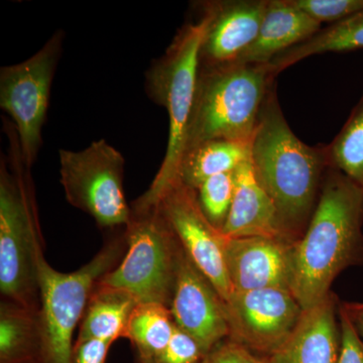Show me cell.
<instances>
[{
  "mask_svg": "<svg viewBox=\"0 0 363 363\" xmlns=\"http://www.w3.org/2000/svg\"><path fill=\"white\" fill-rule=\"evenodd\" d=\"M363 190L329 168L316 209L294 250L291 292L303 310L328 297L339 274L363 266Z\"/></svg>",
  "mask_w": 363,
  "mask_h": 363,
  "instance_id": "cell-1",
  "label": "cell"
},
{
  "mask_svg": "<svg viewBox=\"0 0 363 363\" xmlns=\"http://www.w3.org/2000/svg\"><path fill=\"white\" fill-rule=\"evenodd\" d=\"M250 161L286 233L298 241L316 209L329 164L324 145L310 147L291 130L279 105L277 83L262 105Z\"/></svg>",
  "mask_w": 363,
  "mask_h": 363,
  "instance_id": "cell-2",
  "label": "cell"
},
{
  "mask_svg": "<svg viewBox=\"0 0 363 363\" xmlns=\"http://www.w3.org/2000/svg\"><path fill=\"white\" fill-rule=\"evenodd\" d=\"M4 123L11 147L0 164V291L4 300L40 309L44 248L35 192L13 123Z\"/></svg>",
  "mask_w": 363,
  "mask_h": 363,
  "instance_id": "cell-3",
  "label": "cell"
},
{
  "mask_svg": "<svg viewBox=\"0 0 363 363\" xmlns=\"http://www.w3.org/2000/svg\"><path fill=\"white\" fill-rule=\"evenodd\" d=\"M276 77L267 65L200 66L184 155L209 140H252Z\"/></svg>",
  "mask_w": 363,
  "mask_h": 363,
  "instance_id": "cell-4",
  "label": "cell"
},
{
  "mask_svg": "<svg viewBox=\"0 0 363 363\" xmlns=\"http://www.w3.org/2000/svg\"><path fill=\"white\" fill-rule=\"evenodd\" d=\"M206 18L183 26L166 52L155 61L145 76L147 95L168 112L169 138L166 155L156 177L133 209L157 207L169 185L178 179L185 149L186 133L192 112L200 69V49Z\"/></svg>",
  "mask_w": 363,
  "mask_h": 363,
  "instance_id": "cell-5",
  "label": "cell"
},
{
  "mask_svg": "<svg viewBox=\"0 0 363 363\" xmlns=\"http://www.w3.org/2000/svg\"><path fill=\"white\" fill-rule=\"evenodd\" d=\"M125 234L108 241L88 264L72 272L50 266L44 255L39 262L42 363H72L73 336L82 321L91 294L107 272L123 259Z\"/></svg>",
  "mask_w": 363,
  "mask_h": 363,
  "instance_id": "cell-6",
  "label": "cell"
},
{
  "mask_svg": "<svg viewBox=\"0 0 363 363\" xmlns=\"http://www.w3.org/2000/svg\"><path fill=\"white\" fill-rule=\"evenodd\" d=\"M124 229L125 253L99 283L125 291L138 304L154 303L169 308L183 247L161 208L131 209L130 220Z\"/></svg>",
  "mask_w": 363,
  "mask_h": 363,
  "instance_id": "cell-7",
  "label": "cell"
},
{
  "mask_svg": "<svg viewBox=\"0 0 363 363\" xmlns=\"http://www.w3.org/2000/svg\"><path fill=\"white\" fill-rule=\"evenodd\" d=\"M60 176L67 201L100 227H125L131 206L124 194L125 160L105 140L82 150H59Z\"/></svg>",
  "mask_w": 363,
  "mask_h": 363,
  "instance_id": "cell-8",
  "label": "cell"
},
{
  "mask_svg": "<svg viewBox=\"0 0 363 363\" xmlns=\"http://www.w3.org/2000/svg\"><path fill=\"white\" fill-rule=\"evenodd\" d=\"M64 33L58 30L30 58L0 69V107L11 116L23 162L32 168L42 145L55 72Z\"/></svg>",
  "mask_w": 363,
  "mask_h": 363,
  "instance_id": "cell-9",
  "label": "cell"
},
{
  "mask_svg": "<svg viewBox=\"0 0 363 363\" xmlns=\"http://www.w3.org/2000/svg\"><path fill=\"white\" fill-rule=\"evenodd\" d=\"M224 304L228 339L266 358L285 344L303 313L297 298L286 289L233 292Z\"/></svg>",
  "mask_w": 363,
  "mask_h": 363,
  "instance_id": "cell-10",
  "label": "cell"
},
{
  "mask_svg": "<svg viewBox=\"0 0 363 363\" xmlns=\"http://www.w3.org/2000/svg\"><path fill=\"white\" fill-rule=\"evenodd\" d=\"M188 257L224 302L233 294L224 259V238L203 213L197 191L177 179L159 205Z\"/></svg>",
  "mask_w": 363,
  "mask_h": 363,
  "instance_id": "cell-11",
  "label": "cell"
},
{
  "mask_svg": "<svg viewBox=\"0 0 363 363\" xmlns=\"http://www.w3.org/2000/svg\"><path fill=\"white\" fill-rule=\"evenodd\" d=\"M169 311L177 326L200 344L205 355L228 338L224 301L184 248L179 259Z\"/></svg>",
  "mask_w": 363,
  "mask_h": 363,
  "instance_id": "cell-12",
  "label": "cell"
},
{
  "mask_svg": "<svg viewBox=\"0 0 363 363\" xmlns=\"http://www.w3.org/2000/svg\"><path fill=\"white\" fill-rule=\"evenodd\" d=\"M296 242L262 236L225 238L224 259L233 292L291 291Z\"/></svg>",
  "mask_w": 363,
  "mask_h": 363,
  "instance_id": "cell-13",
  "label": "cell"
},
{
  "mask_svg": "<svg viewBox=\"0 0 363 363\" xmlns=\"http://www.w3.org/2000/svg\"><path fill=\"white\" fill-rule=\"evenodd\" d=\"M269 0L202 2L207 23L200 49V66L234 63L257 39Z\"/></svg>",
  "mask_w": 363,
  "mask_h": 363,
  "instance_id": "cell-14",
  "label": "cell"
},
{
  "mask_svg": "<svg viewBox=\"0 0 363 363\" xmlns=\"http://www.w3.org/2000/svg\"><path fill=\"white\" fill-rule=\"evenodd\" d=\"M341 345L339 301L331 293L319 304L303 310L290 337L267 359L271 363H339Z\"/></svg>",
  "mask_w": 363,
  "mask_h": 363,
  "instance_id": "cell-15",
  "label": "cell"
},
{
  "mask_svg": "<svg viewBox=\"0 0 363 363\" xmlns=\"http://www.w3.org/2000/svg\"><path fill=\"white\" fill-rule=\"evenodd\" d=\"M221 233L226 238L262 236L296 242L286 233L272 198L257 181L252 161L235 169L233 205Z\"/></svg>",
  "mask_w": 363,
  "mask_h": 363,
  "instance_id": "cell-16",
  "label": "cell"
},
{
  "mask_svg": "<svg viewBox=\"0 0 363 363\" xmlns=\"http://www.w3.org/2000/svg\"><path fill=\"white\" fill-rule=\"evenodd\" d=\"M321 28V23L291 0H269L257 39L234 63L267 65L274 57L310 39Z\"/></svg>",
  "mask_w": 363,
  "mask_h": 363,
  "instance_id": "cell-17",
  "label": "cell"
},
{
  "mask_svg": "<svg viewBox=\"0 0 363 363\" xmlns=\"http://www.w3.org/2000/svg\"><path fill=\"white\" fill-rule=\"evenodd\" d=\"M40 309L2 301L0 305V363H42Z\"/></svg>",
  "mask_w": 363,
  "mask_h": 363,
  "instance_id": "cell-18",
  "label": "cell"
},
{
  "mask_svg": "<svg viewBox=\"0 0 363 363\" xmlns=\"http://www.w3.org/2000/svg\"><path fill=\"white\" fill-rule=\"evenodd\" d=\"M138 303L119 289L98 283L91 294L77 339H99L114 343L124 337L131 314Z\"/></svg>",
  "mask_w": 363,
  "mask_h": 363,
  "instance_id": "cell-19",
  "label": "cell"
},
{
  "mask_svg": "<svg viewBox=\"0 0 363 363\" xmlns=\"http://www.w3.org/2000/svg\"><path fill=\"white\" fill-rule=\"evenodd\" d=\"M252 145V140H214L203 143L184 155L178 179L197 190L211 177L235 171L250 161Z\"/></svg>",
  "mask_w": 363,
  "mask_h": 363,
  "instance_id": "cell-20",
  "label": "cell"
},
{
  "mask_svg": "<svg viewBox=\"0 0 363 363\" xmlns=\"http://www.w3.org/2000/svg\"><path fill=\"white\" fill-rule=\"evenodd\" d=\"M363 49V11L337 23L321 28L310 39L281 52L267 64L274 75L308 57L325 52H346Z\"/></svg>",
  "mask_w": 363,
  "mask_h": 363,
  "instance_id": "cell-21",
  "label": "cell"
},
{
  "mask_svg": "<svg viewBox=\"0 0 363 363\" xmlns=\"http://www.w3.org/2000/svg\"><path fill=\"white\" fill-rule=\"evenodd\" d=\"M175 328L169 307L143 303L133 310L124 337L133 344L138 358L155 360L168 345Z\"/></svg>",
  "mask_w": 363,
  "mask_h": 363,
  "instance_id": "cell-22",
  "label": "cell"
},
{
  "mask_svg": "<svg viewBox=\"0 0 363 363\" xmlns=\"http://www.w3.org/2000/svg\"><path fill=\"white\" fill-rule=\"evenodd\" d=\"M325 152L329 168L341 172L363 190V93Z\"/></svg>",
  "mask_w": 363,
  "mask_h": 363,
  "instance_id": "cell-23",
  "label": "cell"
},
{
  "mask_svg": "<svg viewBox=\"0 0 363 363\" xmlns=\"http://www.w3.org/2000/svg\"><path fill=\"white\" fill-rule=\"evenodd\" d=\"M198 201L208 221L222 231L225 225L235 191V171L208 179L197 189Z\"/></svg>",
  "mask_w": 363,
  "mask_h": 363,
  "instance_id": "cell-24",
  "label": "cell"
},
{
  "mask_svg": "<svg viewBox=\"0 0 363 363\" xmlns=\"http://www.w3.org/2000/svg\"><path fill=\"white\" fill-rule=\"evenodd\" d=\"M291 2L316 21L331 25L363 11V0H291Z\"/></svg>",
  "mask_w": 363,
  "mask_h": 363,
  "instance_id": "cell-25",
  "label": "cell"
},
{
  "mask_svg": "<svg viewBox=\"0 0 363 363\" xmlns=\"http://www.w3.org/2000/svg\"><path fill=\"white\" fill-rule=\"evenodd\" d=\"M205 357L200 344L176 325L171 340L154 363H201Z\"/></svg>",
  "mask_w": 363,
  "mask_h": 363,
  "instance_id": "cell-26",
  "label": "cell"
},
{
  "mask_svg": "<svg viewBox=\"0 0 363 363\" xmlns=\"http://www.w3.org/2000/svg\"><path fill=\"white\" fill-rule=\"evenodd\" d=\"M201 363H271L266 357H259L245 346L225 339L209 351Z\"/></svg>",
  "mask_w": 363,
  "mask_h": 363,
  "instance_id": "cell-27",
  "label": "cell"
},
{
  "mask_svg": "<svg viewBox=\"0 0 363 363\" xmlns=\"http://www.w3.org/2000/svg\"><path fill=\"white\" fill-rule=\"evenodd\" d=\"M342 345L339 363H363V340L351 323L350 318L341 309L339 302Z\"/></svg>",
  "mask_w": 363,
  "mask_h": 363,
  "instance_id": "cell-28",
  "label": "cell"
},
{
  "mask_svg": "<svg viewBox=\"0 0 363 363\" xmlns=\"http://www.w3.org/2000/svg\"><path fill=\"white\" fill-rule=\"evenodd\" d=\"M112 344L99 339H77L72 363H105Z\"/></svg>",
  "mask_w": 363,
  "mask_h": 363,
  "instance_id": "cell-29",
  "label": "cell"
},
{
  "mask_svg": "<svg viewBox=\"0 0 363 363\" xmlns=\"http://www.w3.org/2000/svg\"><path fill=\"white\" fill-rule=\"evenodd\" d=\"M340 307L350 318L358 335L363 340V302H340Z\"/></svg>",
  "mask_w": 363,
  "mask_h": 363,
  "instance_id": "cell-30",
  "label": "cell"
},
{
  "mask_svg": "<svg viewBox=\"0 0 363 363\" xmlns=\"http://www.w3.org/2000/svg\"><path fill=\"white\" fill-rule=\"evenodd\" d=\"M138 363H154V362L150 359H143V358H138Z\"/></svg>",
  "mask_w": 363,
  "mask_h": 363,
  "instance_id": "cell-31",
  "label": "cell"
}]
</instances>
